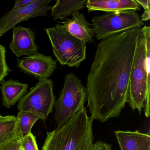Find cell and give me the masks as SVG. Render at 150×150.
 Returning a JSON list of instances; mask_svg holds the SVG:
<instances>
[{"instance_id": "obj_1", "label": "cell", "mask_w": 150, "mask_h": 150, "mask_svg": "<svg viewBox=\"0 0 150 150\" xmlns=\"http://www.w3.org/2000/svg\"><path fill=\"white\" fill-rule=\"evenodd\" d=\"M141 28L101 40L86 83L87 107L100 122L119 116L127 103L130 76Z\"/></svg>"}, {"instance_id": "obj_2", "label": "cell", "mask_w": 150, "mask_h": 150, "mask_svg": "<svg viewBox=\"0 0 150 150\" xmlns=\"http://www.w3.org/2000/svg\"><path fill=\"white\" fill-rule=\"evenodd\" d=\"M93 119L84 107L47 136L42 150H90L93 144Z\"/></svg>"}, {"instance_id": "obj_3", "label": "cell", "mask_w": 150, "mask_h": 150, "mask_svg": "<svg viewBox=\"0 0 150 150\" xmlns=\"http://www.w3.org/2000/svg\"><path fill=\"white\" fill-rule=\"evenodd\" d=\"M150 74H147L144 38L141 31L135 59L130 76L128 102L133 111L139 113L144 108L146 117L150 116Z\"/></svg>"}, {"instance_id": "obj_4", "label": "cell", "mask_w": 150, "mask_h": 150, "mask_svg": "<svg viewBox=\"0 0 150 150\" xmlns=\"http://www.w3.org/2000/svg\"><path fill=\"white\" fill-rule=\"evenodd\" d=\"M45 30L59 63L69 67L78 68L86 58V43L71 35L60 23Z\"/></svg>"}, {"instance_id": "obj_5", "label": "cell", "mask_w": 150, "mask_h": 150, "mask_svg": "<svg viewBox=\"0 0 150 150\" xmlns=\"http://www.w3.org/2000/svg\"><path fill=\"white\" fill-rule=\"evenodd\" d=\"M86 101L85 86L73 73L65 76L63 87L55 101L54 119L57 127H61L84 107Z\"/></svg>"}, {"instance_id": "obj_6", "label": "cell", "mask_w": 150, "mask_h": 150, "mask_svg": "<svg viewBox=\"0 0 150 150\" xmlns=\"http://www.w3.org/2000/svg\"><path fill=\"white\" fill-rule=\"evenodd\" d=\"M55 100L53 80H40L18 100L17 108L18 112L31 113L45 122L53 112Z\"/></svg>"}, {"instance_id": "obj_7", "label": "cell", "mask_w": 150, "mask_h": 150, "mask_svg": "<svg viewBox=\"0 0 150 150\" xmlns=\"http://www.w3.org/2000/svg\"><path fill=\"white\" fill-rule=\"evenodd\" d=\"M92 22L91 25L98 40L130 29L141 28L144 24L139 14L134 11L110 12L95 16Z\"/></svg>"}, {"instance_id": "obj_8", "label": "cell", "mask_w": 150, "mask_h": 150, "mask_svg": "<svg viewBox=\"0 0 150 150\" xmlns=\"http://www.w3.org/2000/svg\"><path fill=\"white\" fill-rule=\"evenodd\" d=\"M52 1L34 0L20 8L7 11L0 18V37L21 22L36 17L48 16V12L53 7L48 4Z\"/></svg>"}, {"instance_id": "obj_9", "label": "cell", "mask_w": 150, "mask_h": 150, "mask_svg": "<svg viewBox=\"0 0 150 150\" xmlns=\"http://www.w3.org/2000/svg\"><path fill=\"white\" fill-rule=\"evenodd\" d=\"M17 66L23 72L39 80L48 79L57 68L56 61L51 56L38 52L22 59H17Z\"/></svg>"}, {"instance_id": "obj_10", "label": "cell", "mask_w": 150, "mask_h": 150, "mask_svg": "<svg viewBox=\"0 0 150 150\" xmlns=\"http://www.w3.org/2000/svg\"><path fill=\"white\" fill-rule=\"evenodd\" d=\"M9 48L17 57L31 56L38 52V47L35 42L36 33L31 28L18 26L13 27Z\"/></svg>"}, {"instance_id": "obj_11", "label": "cell", "mask_w": 150, "mask_h": 150, "mask_svg": "<svg viewBox=\"0 0 150 150\" xmlns=\"http://www.w3.org/2000/svg\"><path fill=\"white\" fill-rule=\"evenodd\" d=\"M71 18L59 22L71 35L86 43H93L95 36L90 24L87 21L84 14L79 11L71 15Z\"/></svg>"}, {"instance_id": "obj_12", "label": "cell", "mask_w": 150, "mask_h": 150, "mask_svg": "<svg viewBox=\"0 0 150 150\" xmlns=\"http://www.w3.org/2000/svg\"><path fill=\"white\" fill-rule=\"evenodd\" d=\"M120 150H150V132L143 133L134 131H115Z\"/></svg>"}, {"instance_id": "obj_13", "label": "cell", "mask_w": 150, "mask_h": 150, "mask_svg": "<svg viewBox=\"0 0 150 150\" xmlns=\"http://www.w3.org/2000/svg\"><path fill=\"white\" fill-rule=\"evenodd\" d=\"M85 7L88 12L101 11L106 13L127 11H139L141 8V5L135 0H103L92 3H88Z\"/></svg>"}, {"instance_id": "obj_14", "label": "cell", "mask_w": 150, "mask_h": 150, "mask_svg": "<svg viewBox=\"0 0 150 150\" xmlns=\"http://www.w3.org/2000/svg\"><path fill=\"white\" fill-rule=\"evenodd\" d=\"M28 87L27 84L17 80L10 79L3 81L1 86L2 105L10 108L27 93Z\"/></svg>"}, {"instance_id": "obj_15", "label": "cell", "mask_w": 150, "mask_h": 150, "mask_svg": "<svg viewBox=\"0 0 150 150\" xmlns=\"http://www.w3.org/2000/svg\"><path fill=\"white\" fill-rule=\"evenodd\" d=\"M88 0H56L51 9V16L55 21L64 20L74 12L84 8Z\"/></svg>"}, {"instance_id": "obj_16", "label": "cell", "mask_w": 150, "mask_h": 150, "mask_svg": "<svg viewBox=\"0 0 150 150\" xmlns=\"http://www.w3.org/2000/svg\"><path fill=\"white\" fill-rule=\"evenodd\" d=\"M21 135L18 129L16 116H0V147L13 141L20 139Z\"/></svg>"}, {"instance_id": "obj_17", "label": "cell", "mask_w": 150, "mask_h": 150, "mask_svg": "<svg viewBox=\"0 0 150 150\" xmlns=\"http://www.w3.org/2000/svg\"><path fill=\"white\" fill-rule=\"evenodd\" d=\"M17 126L21 138L31 133L34 123L39 120L38 117L31 113L18 112L16 116Z\"/></svg>"}, {"instance_id": "obj_18", "label": "cell", "mask_w": 150, "mask_h": 150, "mask_svg": "<svg viewBox=\"0 0 150 150\" xmlns=\"http://www.w3.org/2000/svg\"><path fill=\"white\" fill-rule=\"evenodd\" d=\"M6 52L5 47L0 44V82L10 71L6 62Z\"/></svg>"}, {"instance_id": "obj_19", "label": "cell", "mask_w": 150, "mask_h": 150, "mask_svg": "<svg viewBox=\"0 0 150 150\" xmlns=\"http://www.w3.org/2000/svg\"><path fill=\"white\" fill-rule=\"evenodd\" d=\"M21 147L23 150H39L36 137L31 132L21 138Z\"/></svg>"}, {"instance_id": "obj_20", "label": "cell", "mask_w": 150, "mask_h": 150, "mask_svg": "<svg viewBox=\"0 0 150 150\" xmlns=\"http://www.w3.org/2000/svg\"><path fill=\"white\" fill-rule=\"evenodd\" d=\"M21 139L13 140L4 144L0 147V150H19L21 147Z\"/></svg>"}, {"instance_id": "obj_21", "label": "cell", "mask_w": 150, "mask_h": 150, "mask_svg": "<svg viewBox=\"0 0 150 150\" xmlns=\"http://www.w3.org/2000/svg\"><path fill=\"white\" fill-rule=\"evenodd\" d=\"M90 150H112L111 145L101 141L93 144Z\"/></svg>"}, {"instance_id": "obj_22", "label": "cell", "mask_w": 150, "mask_h": 150, "mask_svg": "<svg viewBox=\"0 0 150 150\" xmlns=\"http://www.w3.org/2000/svg\"><path fill=\"white\" fill-rule=\"evenodd\" d=\"M34 0H15V4L14 7L12 8L13 9L17 8L22 7L26 4H28L30 3L31 2Z\"/></svg>"}, {"instance_id": "obj_23", "label": "cell", "mask_w": 150, "mask_h": 150, "mask_svg": "<svg viewBox=\"0 0 150 150\" xmlns=\"http://www.w3.org/2000/svg\"><path fill=\"white\" fill-rule=\"evenodd\" d=\"M143 7L144 10H150V0H135Z\"/></svg>"}, {"instance_id": "obj_24", "label": "cell", "mask_w": 150, "mask_h": 150, "mask_svg": "<svg viewBox=\"0 0 150 150\" xmlns=\"http://www.w3.org/2000/svg\"><path fill=\"white\" fill-rule=\"evenodd\" d=\"M150 10H144L141 16L143 21H147L150 20Z\"/></svg>"}, {"instance_id": "obj_25", "label": "cell", "mask_w": 150, "mask_h": 150, "mask_svg": "<svg viewBox=\"0 0 150 150\" xmlns=\"http://www.w3.org/2000/svg\"><path fill=\"white\" fill-rule=\"evenodd\" d=\"M100 1H103V0H88V3H92Z\"/></svg>"}, {"instance_id": "obj_26", "label": "cell", "mask_w": 150, "mask_h": 150, "mask_svg": "<svg viewBox=\"0 0 150 150\" xmlns=\"http://www.w3.org/2000/svg\"><path fill=\"white\" fill-rule=\"evenodd\" d=\"M19 150H23V149H22V148H21V147H20V149H19Z\"/></svg>"}, {"instance_id": "obj_27", "label": "cell", "mask_w": 150, "mask_h": 150, "mask_svg": "<svg viewBox=\"0 0 150 150\" xmlns=\"http://www.w3.org/2000/svg\"><path fill=\"white\" fill-rule=\"evenodd\" d=\"M1 116V115H0V116Z\"/></svg>"}]
</instances>
